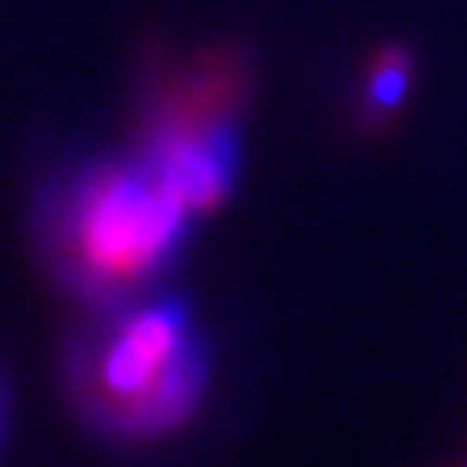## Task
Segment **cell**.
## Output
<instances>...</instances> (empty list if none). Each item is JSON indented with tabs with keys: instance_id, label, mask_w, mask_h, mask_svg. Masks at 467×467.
<instances>
[{
	"instance_id": "obj_1",
	"label": "cell",
	"mask_w": 467,
	"mask_h": 467,
	"mask_svg": "<svg viewBox=\"0 0 467 467\" xmlns=\"http://www.w3.org/2000/svg\"><path fill=\"white\" fill-rule=\"evenodd\" d=\"M195 213L133 151L78 166L48 202V251L70 287L119 302L148 287L188 240Z\"/></svg>"
},
{
	"instance_id": "obj_2",
	"label": "cell",
	"mask_w": 467,
	"mask_h": 467,
	"mask_svg": "<svg viewBox=\"0 0 467 467\" xmlns=\"http://www.w3.org/2000/svg\"><path fill=\"white\" fill-rule=\"evenodd\" d=\"M74 346L70 394L103 434L155 438L181 427L206 390L210 358L173 298H119Z\"/></svg>"
},
{
	"instance_id": "obj_3",
	"label": "cell",
	"mask_w": 467,
	"mask_h": 467,
	"mask_svg": "<svg viewBox=\"0 0 467 467\" xmlns=\"http://www.w3.org/2000/svg\"><path fill=\"white\" fill-rule=\"evenodd\" d=\"M247 67L240 52H202L170 74L144 114L137 155L199 217L210 213L240 173V107Z\"/></svg>"
},
{
	"instance_id": "obj_4",
	"label": "cell",
	"mask_w": 467,
	"mask_h": 467,
	"mask_svg": "<svg viewBox=\"0 0 467 467\" xmlns=\"http://www.w3.org/2000/svg\"><path fill=\"white\" fill-rule=\"evenodd\" d=\"M405 81H409L405 56H401V52L383 56V59L372 67V81H368V103H372V107H379V110L398 107V99H401V92H405Z\"/></svg>"
},
{
	"instance_id": "obj_5",
	"label": "cell",
	"mask_w": 467,
	"mask_h": 467,
	"mask_svg": "<svg viewBox=\"0 0 467 467\" xmlns=\"http://www.w3.org/2000/svg\"><path fill=\"white\" fill-rule=\"evenodd\" d=\"M0 420H5V401H0Z\"/></svg>"
}]
</instances>
